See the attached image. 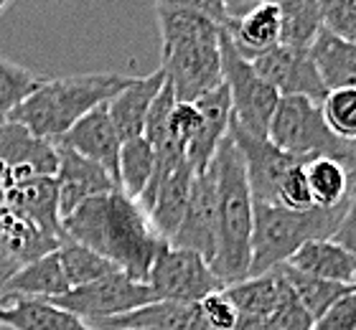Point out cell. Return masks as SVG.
Instances as JSON below:
<instances>
[{
    "label": "cell",
    "instance_id": "1",
    "mask_svg": "<svg viewBox=\"0 0 356 330\" xmlns=\"http://www.w3.org/2000/svg\"><path fill=\"white\" fill-rule=\"evenodd\" d=\"M61 239L95 249L138 282H148L158 251L168 244L153 231L138 201L122 191L82 201L61 219Z\"/></svg>",
    "mask_w": 356,
    "mask_h": 330
},
{
    "label": "cell",
    "instance_id": "2",
    "mask_svg": "<svg viewBox=\"0 0 356 330\" xmlns=\"http://www.w3.org/2000/svg\"><path fill=\"white\" fill-rule=\"evenodd\" d=\"M158 26L163 38L165 81L176 102H196L222 84V28L209 15L186 8H161Z\"/></svg>",
    "mask_w": 356,
    "mask_h": 330
},
{
    "label": "cell",
    "instance_id": "3",
    "mask_svg": "<svg viewBox=\"0 0 356 330\" xmlns=\"http://www.w3.org/2000/svg\"><path fill=\"white\" fill-rule=\"evenodd\" d=\"M216 191V254L211 270L224 285L250 277L252 264V221L254 201L245 176V163L232 135L209 163Z\"/></svg>",
    "mask_w": 356,
    "mask_h": 330
},
{
    "label": "cell",
    "instance_id": "4",
    "mask_svg": "<svg viewBox=\"0 0 356 330\" xmlns=\"http://www.w3.org/2000/svg\"><path fill=\"white\" fill-rule=\"evenodd\" d=\"M130 79H133L130 74L120 72L74 74V76H59V79H44L10 112L8 119L23 125L36 138L56 142L87 112L110 102Z\"/></svg>",
    "mask_w": 356,
    "mask_h": 330
},
{
    "label": "cell",
    "instance_id": "5",
    "mask_svg": "<svg viewBox=\"0 0 356 330\" xmlns=\"http://www.w3.org/2000/svg\"><path fill=\"white\" fill-rule=\"evenodd\" d=\"M349 204L351 193L343 204L334 206V208L313 206L305 211H293V208H285L280 204L254 201L250 277L265 274V272L285 264L300 244L313 242V239H331Z\"/></svg>",
    "mask_w": 356,
    "mask_h": 330
},
{
    "label": "cell",
    "instance_id": "6",
    "mask_svg": "<svg viewBox=\"0 0 356 330\" xmlns=\"http://www.w3.org/2000/svg\"><path fill=\"white\" fill-rule=\"evenodd\" d=\"M267 140L277 150L303 163L313 158H336L349 170V142L339 140L328 130L323 112H321V102H313L308 97H280L270 127H267Z\"/></svg>",
    "mask_w": 356,
    "mask_h": 330
},
{
    "label": "cell",
    "instance_id": "7",
    "mask_svg": "<svg viewBox=\"0 0 356 330\" xmlns=\"http://www.w3.org/2000/svg\"><path fill=\"white\" fill-rule=\"evenodd\" d=\"M222 81L229 89L232 122L250 135L267 138L280 94L254 72L252 61L237 51L227 28H222Z\"/></svg>",
    "mask_w": 356,
    "mask_h": 330
},
{
    "label": "cell",
    "instance_id": "8",
    "mask_svg": "<svg viewBox=\"0 0 356 330\" xmlns=\"http://www.w3.org/2000/svg\"><path fill=\"white\" fill-rule=\"evenodd\" d=\"M153 300H158V295L153 292V287L148 282H138V279L127 277L122 270H115L104 277L95 279V282H89V285L72 287L64 295L54 297L51 302L79 315L95 328L97 323H102L107 317L130 313V310L148 305Z\"/></svg>",
    "mask_w": 356,
    "mask_h": 330
},
{
    "label": "cell",
    "instance_id": "9",
    "mask_svg": "<svg viewBox=\"0 0 356 330\" xmlns=\"http://www.w3.org/2000/svg\"><path fill=\"white\" fill-rule=\"evenodd\" d=\"M148 285L153 287L158 300L173 302H201L207 295L227 290V285L216 277L211 264L199 251L173 244H165L158 251L156 262L150 267Z\"/></svg>",
    "mask_w": 356,
    "mask_h": 330
},
{
    "label": "cell",
    "instance_id": "10",
    "mask_svg": "<svg viewBox=\"0 0 356 330\" xmlns=\"http://www.w3.org/2000/svg\"><path fill=\"white\" fill-rule=\"evenodd\" d=\"M250 61L254 72L280 97H308L313 102H323V97L328 94L308 49L277 44Z\"/></svg>",
    "mask_w": 356,
    "mask_h": 330
},
{
    "label": "cell",
    "instance_id": "11",
    "mask_svg": "<svg viewBox=\"0 0 356 330\" xmlns=\"http://www.w3.org/2000/svg\"><path fill=\"white\" fill-rule=\"evenodd\" d=\"M229 135L234 140V145L239 147L242 163H245V176L252 201H262V204H275L277 198V185H280L282 176L288 173L296 163H303L293 158V155L282 153L270 142L267 138H257L250 135L234 122L229 125Z\"/></svg>",
    "mask_w": 356,
    "mask_h": 330
},
{
    "label": "cell",
    "instance_id": "12",
    "mask_svg": "<svg viewBox=\"0 0 356 330\" xmlns=\"http://www.w3.org/2000/svg\"><path fill=\"white\" fill-rule=\"evenodd\" d=\"M173 247L199 251L209 264L216 254V191L211 170H201L193 176L191 196L186 206L184 221L171 239Z\"/></svg>",
    "mask_w": 356,
    "mask_h": 330
},
{
    "label": "cell",
    "instance_id": "13",
    "mask_svg": "<svg viewBox=\"0 0 356 330\" xmlns=\"http://www.w3.org/2000/svg\"><path fill=\"white\" fill-rule=\"evenodd\" d=\"M0 160H6V165L10 168L13 183L36 176H56V168H59L56 142L36 138L23 125L10 119L0 125Z\"/></svg>",
    "mask_w": 356,
    "mask_h": 330
},
{
    "label": "cell",
    "instance_id": "14",
    "mask_svg": "<svg viewBox=\"0 0 356 330\" xmlns=\"http://www.w3.org/2000/svg\"><path fill=\"white\" fill-rule=\"evenodd\" d=\"M56 153H59V168H56V188H59V213L61 219L72 213L76 206L92 196H102V193L120 191L115 178L99 165V163L89 160L79 155L72 147L56 142Z\"/></svg>",
    "mask_w": 356,
    "mask_h": 330
},
{
    "label": "cell",
    "instance_id": "15",
    "mask_svg": "<svg viewBox=\"0 0 356 330\" xmlns=\"http://www.w3.org/2000/svg\"><path fill=\"white\" fill-rule=\"evenodd\" d=\"M56 142L72 147L79 155L89 158V160L99 163L118 183V163H120V147H122V140H120L118 130L112 125L110 115H107V107L99 104L92 112H87L74 127H69V132H64ZM120 188V185H118Z\"/></svg>",
    "mask_w": 356,
    "mask_h": 330
},
{
    "label": "cell",
    "instance_id": "16",
    "mask_svg": "<svg viewBox=\"0 0 356 330\" xmlns=\"http://www.w3.org/2000/svg\"><path fill=\"white\" fill-rule=\"evenodd\" d=\"M196 107L201 112V127L196 132V138L186 147V160L196 173L209 168V163L214 160L216 150L224 142V138L229 135L232 125V99L227 84H219L216 89L201 94L196 99Z\"/></svg>",
    "mask_w": 356,
    "mask_h": 330
},
{
    "label": "cell",
    "instance_id": "17",
    "mask_svg": "<svg viewBox=\"0 0 356 330\" xmlns=\"http://www.w3.org/2000/svg\"><path fill=\"white\" fill-rule=\"evenodd\" d=\"M10 213L31 221L41 231L61 239V213H59V188L54 176H36L18 181L6 191V204Z\"/></svg>",
    "mask_w": 356,
    "mask_h": 330
},
{
    "label": "cell",
    "instance_id": "18",
    "mask_svg": "<svg viewBox=\"0 0 356 330\" xmlns=\"http://www.w3.org/2000/svg\"><path fill=\"white\" fill-rule=\"evenodd\" d=\"M95 330H207L199 302L153 300L148 305L107 317Z\"/></svg>",
    "mask_w": 356,
    "mask_h": 330
},
{
    "label": "cell",
    "instance_id": "19",
    "mask_svg": "<svg viewBox=\"0 0 356 330\" xmlns=\"http://www.w3.org/2000/svg\"><path fill=\"white\" fill-rule=\"evenodd\" d=\"M163 84H165L163 69H158V72L148 74V76H133L125 87L120 89L118 94L112 97L110 102H104L107 115H110L112 125H115L122 142L143 135L150 104H153V99L158 97Z\"/></svg>",
    "mask_w": 356,
    "mask_h": 330
},
{
    "label": "cell",
    "instance_id": "20",
    "mask_svg": "<svg viewBox=\"0 0 356 330\" xmlns=\"http://www.w3.org/2000/svg\"><path fill=\"white\" fill-rule=\"evenodd\" d=\"M193 176H196V170L188 165V160H184L153 191V196L140 206L143 211H145V216H148L153 231L168 244H171L178 226H181V221H184L188 196H191Z\"/></svg>",
    "mask_w": 356,
    "mask_h": 330
},
{
    "label": "cell",
    "instance_id": "21",
    "mask_svg": "<svg viewBox=\"0 0 356 330\" xmlns=\"http://www.w3.org/2000/svg\"><path fill=\"white\" fill-rule=\"evenodd\" d=\"M0 323L15 330H95L79 315L38 297H6L0 302Z\"/></svg>",
    "mask_w": 356,
    "mask_h": 330
},
{
    "label": "cell",
    "instance_id": "22",
    "mask_svg": "<svg viewBox=\"0 0 356 330\" xmlns=\"http://www.w3.org/2000/svg\"><path fill=\"white\" fill-rule=\"evenodd\" d=\"M285 267L311 274V277L331 279V282H341V285H356L354 257L336 239H313V242L300 244L290 254Z\"/></svg>",
    "mask_w": 356,
    "mask_h": 330
},
{
    "label": "cell",
    "instance_id": "23",
    "mask_svg": "<svg viewBox=\"0 0 356 330\" xmlns=\"http://www.w3.org/2000/svg\"><path fill=\"white\" fill-rule=\"evenodd\" d=\"M72 290L61 270L59 254H44L29 264H21L3 285V300L6 297H38V300H54Z\"/></svg>",
    "mask_w": 356,
    "mask_h": 330
},
{
    "label": "cell",
    "instance_id": "24",
    "mask_svg": "<svg viewBox=\"0 0 356 330\" xmlns=\"http://www.w3.org/2000/svg\"><path fill=\"white\" fill-rule=\"evenodd\" d=\"M61 239L41 231L31 221L0 208V257L10 259L13 264H29L33 259L51 254L59 249Z\"/></svg>",
    "mask_w": 356,
    "mask_h": 330
},
{
    "label": "cell",
    "instance_id": "25",
    "mask_svg": "<svg viewBox=\"0 0 356 330\" xmlns=\"http://www.w3.org/2000/svg\"><path fill=\"white\" fill-rule=\"evenodd\" d=\"M232 44L245 59H254L257 53L280 44V10L275 0H265L242 18L224 26Z\"/></svg>",
    "mask_w": 356,
    "mask_h": 330
},
{
    "label": "cell",
    "instance_id": "26",
    "mask_svg": "<svg viewBox=\"0 0 356 330\" xmlns=\"http://www.w3.org/2000/svg\"><path fill=\"white\" fill-rule=\"evenodd\" d=\"M308 53L328 92L356 87V41H346L321 28V33L308 46Z\"/></svg>",
    "mask_w": 356,
    "mask_h": 330
},
{
    "label": "cell",
    "instance_id": "27",
    "mask_svg": "<svg viewBox=\"0 0 356 330\" xmlns=\"http://www.w3.org/2000/svg\"><path fill=\"white\" fill-rule=\"evenodd\" d=\"M305 178L311 188L313 206L334 208L351 193V176L346 165L336 158H313L305 163Z\"/></svg>",
    "mask_w": 356,
    "mask_h": 330
},
{
    "label": "cell",
    "instance_id": "28",
    "mask_svg": "<svg viewBox=\"0 0 356 330\" xmlns=\"http://www.w3.org/2000/svg\"><path fill=\"white\" fill-rule=\"evenodd\" d=\"M156 168V150L148 140L133 138L125 140L120 147V163H118V185L127 198L138 201L140 193L145 191L150 176Z\"/></svg>",
    "mask_w": 356,
    "mask_h": 330
},
{
    "label": "cell",
    "instance_id": "29",
    "mask_svg": "<svg viewBox=\"0 0 356 330\" xmlns=\"http://www.w3.org/2000/svg\"><path fill=\"white\" fill-rule=\"evenodd\" d=\"M280 10V44L308 49L321 33L318 0H275Z\"/></svg>",
    "mask_w": 356,
    "mask_h": 330
},
{
    "label": "cell",
    "instance_id": "30",
    "mask_svg": "<svg viewBox=\"0 0 356 330\" xmlns=\"http://www.w3.org/2000/svg\"><path fill=\"white\" fill-rule=\"evenodd\" d=\"M280 270H282V274H285V279L290 282V287L296 290L298 300L303 302V308L308 310V315L313 317V323H316L341 295H346L351 287H356V285L331 282V279L311 277V274H303V272H298V270H290L285 264H280Z\"/></svg>",
    "mask_w": 356,
    "mask_h": 330
},
{
    "label": "cell",
    "instance_id": "31",
    "mask_svg": "<svg viewBox=\"0 0 356 330\" xmlns=\"http://www.w3.org/2000/svg\"><path fill=\"white\" fill-rule=\"evenodd\" d=\"M56 254H59L61 270H64V277H67L69 287L89 285V282H95V279L118 270L110 259H104L95 249H89L84 244L69 242V239H61Z\"/></svg>",
    "mask_w": 356,
    "mask_h": 330
},
{
    "label": "cell",
    "instance_id": "32",
    "mask_svg": "<svg viewBox=\"0 0 356 330\" xmlns=\"http://www.w3.org/2000/svg\"><path fill=\"white\" fill-rule=\"evenodd\" d=\"M41 76L26 66L0 56V125L10 117V112L41 84Z\"/></svg>",
    "mask_w": 356,
    "mask_h": 330
},
{
    "label": "cell",
    "instance_id": "33",
    "mask_svg": "<svg viewBox=\"0 0 356 330\" xmlns=\"http://www.w3.org/2000/svg\"><path fill=\"white\" fill-rule=\"evenodd\" d=\"M321 112L326 119L328 130L343 142H354L356 140V87L331 89L323 102Z\"/></svg>",
    "mask_w": 356,
    "mask_h": 330
},
{
    "label": "cell",
    "instance_id": "34",
    "mask_svg": "<svg viewBox=\"0 0 356 330\" xmlns=\"http://www.w3.org/2000/svg\"><path fill=\"white\" fill-rule=\"evenodd\" d=\"M176 104V94H173V87L165 81L158 97L153 99L148 110V117H145V127H143V138L148 140L153 150L161 147L168 140V117H171V110Z\"/></svg>",
    "mask_w": 356,
    "mask_h": 330
},
{
    "label": "cell",
    "instance_id": "35",
    "mask_svg": "<svg viewBox=\"0 0 356 330\" xmlns=\"http://www.w3.org/2000/svg\"><path fill=\"white\" fill-rule=\"evenodd\" d=\"M321 26L346 41H356V6L354 0H318Z\"/></svg>",
    "mask_w": 356,
    "mask_h": 330
},
{
    "label": "cell",
    "instance_id": "36",
    "mask_svg": "<svg viewBox=\"0 0 356 330\" xmlns=\"http://www.w3.org/2000/svg\"><path fill=\"white\" fill-rule=\"evenodd\" d=\"M275 204L285 206V208H293V211L313 208L311 188H308V178H305V163H296V165L282 176L280 185H277Z\"/></svg>",
    "mask_w": 356,
    "mask_h": 330
},
{
    "label": "cell",
    "instance_id": "37",
    "mask_svg": "<svg viewBox=\"0 0 356 330\" xmlns=\"http://www.w3.org/2000/svg\"><path fill=\"white\" fill-rule=\"evenodd\" d=\"M199 310L204 323H207V330H234V325H237V308L224 290L207 295L199 302Z\"/></svg>",
    "mask_w": 356,
    "mask_h": 330
},
{
    "label": "cell",
    "instance_id": "38",
    "mask_svg": "<svg viewBox=\"0 0 356 330\" xmlns=\"http://www.w3.org/2000/svg\"><path fill=\"white\" fill-rule=\"evenodd\" d=\"M201 127V112L193 102H176L171 110V117H168V138L178 145L188 147L196 132Z\"/></svg>",
    "mask_w": 356,
    "mask_h": 330
},
{
    "label": "cell",
    "instance_id": "39",
    "mask_svg": "<svg viewBox=\"0 0 356 330\" xmlns=\"http://www.w3.org/2000/svg\"><path fill=\"white\" fill-rule=\"evenodd\" d=\"M311 330H356V287L341 295L323 315L313 323Z\"/></svg>",
    "mask_w": 356,
    "mask_h": 330
},
{
    "label": "cell",
    "instance_id": "40",
    "mask_svg": "<svg viewBox=\"0 0 356 330\" xmlns=\"http://www.w3.org/2000/svg\"><path fill=\"white\" fill-rule=\"evenodd\" d=\"M156 10L161 8H186V10H196V13L209 15L211 21H216L219 26H227V13L219 0H150Z\"/></svg>",
    "mask_w": 356,
    "mask_h": 330
},
{
    "label": "cell",
    "instance_id": "41",
    "mask_svg": "<svg viewBox=\"0 0 356 330\" xmlns=\"http://www.w3.org/2000/svg\"><path fill=\"white\" fill-rule=\"evenodd\" d=\"M331 239H336V242L341 244L343 249L349 251L356 262V204L354 201L349 204V208H346V213H343L341 224H339V229H336V234L331 236Z\"/></svg>",
    "mask_w": 356,
    "mask_h": 330
},
{
    "label": "cell",
    "instance_id": "42",
    "mask_svg": "<svg viewBox=\"0 0 356 330\" xmlns=\"http://www.w3.org/2000/svg\"><path fill=\"white\" fill-rule=\"evenodd\" d=\"M219 3H222L224 13H227V23H232L237 21V18H242L245 13H250L260 3H265V0H219Z\"/></svg>",
    "mask_w": 356,
    "mask_h": 330
},
{
    "label": "cell",
    "instance_id": "43",
    "mask_svg": "<svg viewBox=\"0 0 356 330\" xmlns=\"http://www.w3.org/2000/svg\"><path fill=\"white\" fill-rule=\"evenodd\" d=\"M15 270H18V264H13L6 257H0V302H3V285H6L8 277H10Z\"/></svg>",
    "mask_w": 356,
    "mask_h": 330
},
{
    "label": "cell",
    "instance_id": "44",
    "mask_svg": "<svg viewBox=\"0 0 356 330\" xmlns=\"http://www.w3.org/2000/svg\"><path fill=\"white\" fill-rule=\"evenodd\" d=\"M6 188H3V185H0V208H6Z\"/></svg>",
    "mask_w": 356,
    "mask_h": 330
},
{
    "label": "cell",
    "instance_id": "45",
    "mask_svg": "<svg viewBox=\"0 0 356 330\" xmlns=\"http://www.w3.org/2000/svg\"><path fill=\"white\" fill-rule=\"evenodd\" d=\"M10 3H13V0H0V15H3V10H6Z\"/></svg>",
    "mask_w": 356,
    "mask_h": 330
},
{
    "label": "cell",
    "instance_id": "46",
    "mask_svg": "<svg viewBox=\"0 0 356 330\" xmlns=\"http://www.w3.org/2000/svg\"><path fill=\"white\" fill-rule=\"evenodd\" d=\"M0 330H15V328H10V325H6V323H0Z\"/></svg>",
    "mask_w": 356,
    "mask_h": 330
},
{
    "label": "cell",
    "instance_id": "47",
    "mask_svg": "<svg viewBox=\"0 0 356 330\" xmlns=\"http://www.w3.org/2000/svg\"><path fill=\"white\" fill-rule=\"evenodd\" d=\"M354 6H356V0H354Z\"/></svg>",
    "mask_w": 356,
    "mask_h": 330
}]
</instances>
